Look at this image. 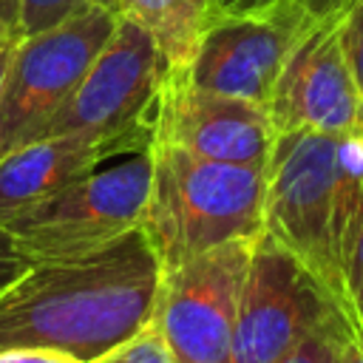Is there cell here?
Instances as JSON below:
<instances>
[{
    "label": "cell",
    "instance_id": "5b68a950",
    "mask_svg": "<svg viewBox=\"0 0 363 363\" xmlns=\"http://www.w3.org/2000/svg\"><path fill=\"white\" fill-rule=\"evenodd\" d=\"M116 23L113 9L85 3L62 23L26 34L14 45L0 94V159L45 133Z\"/></svg>",
    "mask_w": 363,
    "mask_h": 363
},
{
    "label": "cell",
    "instance_id": "7402d4cb",
    "mask_svg": "<svg viewBox=\"0 0 363 363\" xmlns=\"http://www.w3.org/2000/svg\"><path fill=\"white\" fill-rule=\"evenodd\" d=\"M303 3L315 17H323V14H343L354 0H303Z\"/></svg>",
    "mask_w": 363,
    "mask_h": 363
},
{
    "label": "cell",
    "instance_id": "7a4b0ae2",
    "mask_svg": "<svg viewBox=\"0 0 363 363\" xmlns=\"http://www.w3.org/2000/svg\"><path fill=\"white\" fill-rule=\"evenodd\" d=\"M147 156L150 187L139 227L162 269L264 235L267 167L224 164L173 145H153Z\"/></svg>",
    "mask_w": 363,
    "mask_h": 363
},
{
    "label": "cell",
    "instance_id": "ac0fdd59",
    "mask_svg": "<svg viewBox=\"0 0 363 363\" xmlns=\"http://www.w3.org/2000/svg\"><path fill=\"white\" fill-rule=\"evenodd\" d=\"M340 43L354 74V82L363 94V0H354L340 17Z\"/></svg>",
    "mask_w": 363,
    "mask_h": 363
},
{
    "label": "cell",
    "instance_id": "8992f818",
    "mask_svg": "<svg viewBox=\"0 0 363 363\" xmlns=\"http://www.w3.org/2000/svg\"><path fill=\"white\" fill-rule=\"evenodd\" d=\"M337 139L320 130H292L275 139L267 164L264 233L286 247L346 315V289L332 241Z\"/></svg>",
    "mask_w": 363,
    "mask_h": 363
},
{
    "label": "cell",
    "instance_id": "603a6c76",
    "mask_svg": "<svg viewBox=\"0 0 363 363\" xmlns=\"http://www.w3.org/2000/svg\"><path fill=\"white\" fill-rule=\"evenodd\" d=\"M340 363H363V337H352L340 354Z\"/></svg>",
    "mask_w": 363,
    "mask_h": 363
},
{
    "label": "cell",
    "instance_id": "ffe728a7",
    "mask_svg": "<svg viewBox=\"0 0 363 363\" xmlns=\"http://www.w3.org/2000/svg\"><path fill=\"white\" fill-rule=\"evenodd\" d=\"M26 37L20 0H0V45H14Z\"/></svg>",
    "mask_w": 363,
    "mask_h": 363
},
{
    "label": "cell",
    "instance_id": "277c9868",
    "mask_svg": "<svg viewBox=\"0 0 363 363\" xmlns=\"http://www.w3.org/2000/svg\"><path fill=\"white\" fill-rule=\"evenodd\" d=\"M150 187V156L139 153L94 170L60 193L0 218V227L28 261H60L96 252L139 230Z\"/></svg>",
    "mask_w": 363,
    "mask_h": 363
},
{
    "label": "cell",
    "instance_id": "2e32d148",
    "mask_svg": "<svg viewBox=\"0 0 363 363\" xmlns=\"http://www.w3.org/2000/svg\"><path fill=\"white\" fill-rule=\"evenodd\" d=\"M343 286H346V318L354 329V337H363V216L352 235L346 264H343Z\"/></svg>",
    "mask_w": 363,
    "mask_h": 363
},
{
    "label": "cell",
    "instance_id": "d6986e66",
    "mask_svg": "<svg viewBox=\"0 0 363 363\" xmlns=\"http://www.w3.org/2000/svg\"><path fill=\"white\" fill-rule=\"evenodd\" d=\"M26 269H28V261L17 252V247L11 244V238L6 235V230L0 227V289H6Z\"/></svg>",
    "mask_w": 363,
    "mask_h": 363
},
{
    "label": "cell",
    "instance_id": "8fae6325",
    "mask_svg": "<svg viewBox=\"0 0 363 363\" xmlns=\"http://www.w3.org/2000/svg\"><path fill=\"white\" fill-rule=\"evenodd\" d=\"M275 139L278 133L267 105L204 91L187 79L184 68L167 74L156 111L153 145H173L224 164L267 167Z\"/></svg>",
    "mask_w": 363,
    "mask_h": 363
},
{
    "label": "cell",
    "instance_id": "44dd1931",
    "mask_svg": "<svg viewBox=\"0 0 363 363\" xmlns=\"http://www.w3.org/2000/svg\"><path fill=\"white\" fill-rule=\"evenodd\" d=\"M0 363H82V360L54 349H6L0 352Z\"/></svg>",
    "mask_w": 363,
    "mask_h": 363
},
{
    "label": "cell",
    "instance_id": "5bb4252c",
    "mask_svg": "<svg viewBox=\"0 0 363 363\" xmlns=\"http://www.w3.org/2000/svg\"><path fill=\"white\" fill-rule=\"evenodd\" d=\"M354 337L346 318L335 315L315 326L309 335H303L286 354H281L275 363H340V354L346 343Z\"/></svg>",
    "mask_w": 363,
    "mask_h": 363
},
{
    "label": "cell",
    "instance_id": "7c38bea8",
    "mask_svg": "<svg viewBox=\"0 0 363 363\" xmlns=\"http://www.w3.org/2000/svg\"><path fill=\"white\" fill-rule=\"evenodd\" d=\"M99 164V147L82 136L37 139L6 153L0 159V218L60 193Z\"/></svg>",
    "mask_w": 363,
    "mask_h": 363
},
{
    "label": "cell",
    "instance_id": "6da1fadb",
    "mask_svg": "<svg viewBox=\"0 0 363 363\" xmlns=\"http://www.w3.org/2000/svg\"><path fill=\"white\" fill-rule=\"evenodd\" d=\"M162 267L139 230L60 261H37L0 289V352L54 349L91 363L153 320Z\"/></svg>",
    "mask_w": 363,
    "mask_h": 363
},
{
    "label": "cell",
    "instance_id": "30bf717a",
    "mask_svg": "<svg viewBox=\"0 0 363 363\" xmlns=\"http://www.w3.org/2000/svg\"><path fill=\"white\" fill-rule=\"evenodd\" d=\"M340 17H315L292 48L267 105L278 136L292 130L363 133V94L340 43Z\"/></svg>",
    "mask_w": 363,
    "mask_h": 363
},
{
    "label": "cell",
    "instance_id": "9a60e30c",
    "mask_svg": "<svg viewBox=\"0 0 363 363\" xmlns=\"http://www.w3.org/2000/svg\"><path fill=\"white\" fill-rule=\"evenodd\" d=\"M91 363H173V354H170L164 337L159 335V329L153 323H147L142 332L122 340L119 346H113L111 352H105L102 357H96Z\"/></svg>",
    "mask_w": 363,
    "mask_h": 363
},
{
    "label": "cell",
    "instance_id": "484cf974",
    "mask_svg": "<svg viewBox=\"0 0 363 363\" xmlns=\"http://www.w3.org/2000/svg\"><path fill=\"white\" fill-rule=\"evenodd\" d=\"M91 6H105V9H113V0H85Z\"/></svg>",
    "mask_w": 363,
    "mask_h": 363
},
{
    "label": "cell",
    "instance_id": "d4e9b609",
    "mask_svg": "<svg viewBox=\"0 0 363 363\" xmlns=\"http://www.w3.org/2000/svg\"><path fill=\"white\" fill-rule=\"evenodd\" d=\"M255 3H264V0H216L218 11H235V9H250Z\"/></svg>",
    "mask_w": 363,
    "mask_h": 363
},
{
    "label": "cell",
    "instance_id": "cb8c5ba5",
    "mask_svg": "<svg viewBox=\"0 0 363 363\" xmlns=\"http://www.w3.org/2000/svg\"><path fill=\"white\" fill-rule=\"evenodd\" d=\"M14 45H0V94H3V82H6V74H9V62H11V54H14Z\"/></svg>",
    "mask_w": 363,
    "mask_h": 363
},
{
    "label": "cell",
    "instance_id": "4fadbf2b",
    "mask_svg": "<svg viewBox=\"0 0 363 363\" xmlns=\"http://www.w3.org/2000/svg\"><path fill=\"white\" fill-rule=\"evenodd\" d=\"M113 11L122 20L142 26L164 62L176 68H187L196 54V45L218 11L216 0H113Z\"/></svg>",
    "mask_w": 363,
    "mask_h": 363
},
{
    "label": "cell",
    "instance_id": "9c48e42d",
    "mask_svg": "<svg viewBox=\"0 0 363 363\" xmlns=\"http://www.w3.org/2000/svg\"><path fill=\"white\" fill-rule=\"evenodd\" d=\"M346 318L329 289L272 235L252 244L230 363H275L329 318Z\"/></svg>",
    "mask_w": 363,
    "mask_h": 363
},
{
    "label": "cell",
    "instance_id": "ba28073f",
    "mask_svg": "<svg viewBox=\"0 0 363 363\" xmlns=\"http://www.w3.org/2000/svg\"><path fill=\"white\" fill-rule=\"evenodd\" d=\"M255 241H230L162 269L150 323L164 337L173 363H230L241 284Z\"/></svg>",
    "mask_w": 363,
    "mask_h": 363
},
{
    "label": "cell",
    "instance_id": "3957f363",
    "mask_svg": "<svg viewBox=\"0 0 363 363\" xmlns=\"http://www.w3.org/2000/svg\"><path fill=\"white\" fill-rule=\"evenodd\" d=\"M170 71L153 37L142 26L119 17L111 40L40 139L82 136L99 147L102 162L147 153L159 96Z\"/></svg>",
    "mask_w": 363,
    "mask_h": 363
},
{
    "label": "cell",
    "instance_id": "e0dca14e",
    "mask_svg": "<svg viewBox=\"0 0 363 363\" xmlns=\"http://www.w3.org/2000/svg\"><path fill=\"white\" fill-rule=\"evenodd\" d=\"M82 6H85V0H20L23 31L26 34L45 31V28L62 23L65 17H71Z\"/></svg>",
    "mask_w": 363,
    "mask_h": 363
},
{
    "label": "cell",
    "instance_id": "52a82bcc",
    "mask_svg": "<svg viewBox=\"0 0 363 363\" xmlns=\"http://www.w3.org/2000/svg\"><path fill=\"white\" fill-rule=\"evenodd\" d=\"M312 20L303 0H264L216 11L184 74L204 91L269 105L275 82Z\"/></svg>",
    "mask_w": 363,
    "mask_h": 363
}]
</instances>
